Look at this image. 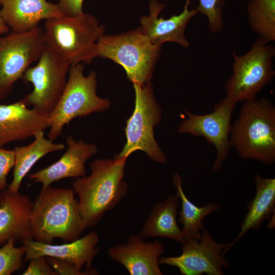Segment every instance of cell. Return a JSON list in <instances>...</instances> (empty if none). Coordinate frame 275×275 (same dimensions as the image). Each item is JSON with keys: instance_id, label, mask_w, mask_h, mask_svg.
<instances>
[{"instance_id": "1", "label": "cell", "mask_w": 275, "mask_h": 275, "mask_svg": "<svg viewBox=\"0 0 275 275\" xmlns=\"http://www.w3.org/2000/svg\"><path fill=\"white\" fill-rule=\"evenodd\" d=\"M126 159H96L90 163L91 174L73 182L86 229L97 226L104 214L127 195L128 185L124 180Z\"/></svg>"}, {"instance_id": "2", "label": "cell", "mask_w": 275, "mask_h": 275, "mask_svg": "<svg viewBox=\"0 0 275 275\" xmlns=\"http://www.w3.org/2000/svg\"><path fill=\"white\" fill-rule=\"evenodd\" d=\"M73 188L42 189L33 204L30 217L33 238L52 244L54 238L70 242L86 229Z\"/></svg>"}, {"instance_id": "3", "label": "cell", "mask_w": 275, "mask_h": 275, "mask_svg": "<svg viewBox=\"0 0 275 275\" xmlns=\"http://www.w3.org/2000/svg\"><path fill=\"white\" fill-rule=\"evenodd\" d=\"M231 147L245 159L270 165L275 162V107L267 99L243 102L231 126Z\"/></svg>"}, {"instance_id": "4", "label": "cell", "mask_w": 275, "mask_h": 275, "mask_svg": "<svg viewBox=\"0 0 275 275\" xmlns=\"http://www.w3.org/2000/svg\"><path fill=\"white\" fill-rule=\"evenodd\" d=\"M43 30L46 45L71 66L92 63L105 28L94 16L83 12L46 20Z\"/></svg>"}, {"instance_id": "5", "label": "cell", "mask_w": 275, "mask_h": 275, "mask_svg": "<svg viewBox=\"0 0 275 275\" xmlns=\"http://www.w3.org/2000/svg\"><path fill=\"white\" fill-rule=\"evenodd\" d=\"M162 45L153 44L140 27L126 33L104 35L98 41L97 57L121 65L133 84L150 81Z\"/></svg>"}, {"instance_id": "6", "label": "cell", "mask_w": 275, "mask_h": 275, "mask_svg": "<svg viewBox=\"0 0 275 275\" xmlns=\"http://www.w3.org/2000/svg\"><path fill=\"white\" fill-rule=\"evenodd\" d=\"M82 63L70 66L64 90L49 114L50 127L48 139L54 141L62 134L65 125L77 117L108 109L110 101L96 94L97 74L92 71L84 74Z\"/></svg>"}, {"instance_id": "7", "label": "cell", "mask_w": 275, "mask_h": 275, "mask_svg": "<svg viewBox=\"0 0 275 275\" xmlns=\"http://www.w3.org/2000/svg\"><path fill=\"white\" fill-rule=\"evenodd\" d=\"M135 106L126 121V143L117 157L127 158L136 150L144 151L149 158L162 164L167 157L156 142L154 129L161 119V108L156 101L150 81L143 84H133Z\"/></svg>"}, {"instance_id": "8", "label": "cell", "mask_w": 275, "mask_h": 275, "mask_svg": "<svg viewBox=\"0 0 275 275\" xmlns=\"http://www.w3.org/2000/svg\"><path fill=\"white\" fill-rule=\"evenodd\" d=\"M232 74L224 85L226 97L236 103L256 98L273 78L275 47L258 38L245 54L233 50Z\"/></svg>"}, {"instance_id": "9", "label": "cell", "mask_w": 275, "mask_h": 275, "mask_svg": "<svg viewBox=\"0 0 275 275\" xmlns=\"http://www.w3.org/2000/svg\"><path fill=\"white\" fill-rule=\"evenodd\" d=\"M45 46L44 30L39 26L0 36V100L11 93L31 64L39 60Z\"/></svg>"}, {"instance_id": "10", "label": "cell", "mask_w": 275, "mask_h": 275, "mask_svg": "<svg viewBox=\"0 0 275 275\" xmlns=\"http://www.w3.org/2000/svg\"><path fill=\"white\" fill-rule=\"evenodd\" d=\"M70 65L46 45L37 64L29 67L21 77L31 82L33 91L21 100L49 114L60 98L66 86Z\"/></svg>"}, {"instance_id": "11", "label": "cell", "mask_w": 275, "mask_h": 275, "mask_svg": "<svg viewBox=\"0 0 275 275\" xmlns=\"http://www.w3.org/2000/svg\"><path fill=\"white\" fill-rule=\"evenodd\" d=\"M236 103L225 97L215 105L212 113L196 115L185 111L187 117L178 128L180 133L205 138L216 150L212 171L217 172L228 158L231 147L230 141L232 115Z\"/></svg>"}, {"instance_id": "12", "label": "cell", "mask_w": 275, "mask_h": 275, "mask_svg": "<svg viewBox=\"0 0 275 275\" xmlns=\"http://www.w3.org/2000/svg\"><path fill=\"white\" fill-rule=\"evenodd\" d=\"M229 245L216 242L208 230H203L200 239L183 244L180 255L160 257L159 263L176 267L183 275H222L223 269L230 266L225 258Z\"/></svg>"}, {"instance_id": "13", "label": "cell", "mask_w": 275, "mask_h": 275, "mask_svg": "<svg viewBox=\"0 0 275 275\" xmlns=\"http://www.w3.org/2000/svg\"><path fill=\"white\" fill-rule=\"evenodd\" d=\"M164 252L159 240L145 242L139 234L130 236L126 243L115 244L109 248L108 257L122 265L130 275H162L159 257Z\"/></svg>"}, {"instance_id": "14", "label": "cell", "mask_w": 275, "mask_h": 275, "mask_svg": "<svg viewBox=\"0 0 275 275\" xmlns=\"http://www.w3.org/2000/svg\"><path fill=\"white\" fill-rule=\"evenodd\" d=\"M50 127L49 114L30 108L22 100L0 105V147L26 140Z\"/></svg>"}, {"instance_id": "15", "label": "cell", "mask_w": 275, "mask_h": 275, "mask_svg": "<svg viewBox=\"0 0 275 275\" xmlns=\"http://www.w3.org/2000/svg\"><path fill=\"white\" fill-rule=\"evenodd\" d=\"M190 0H186L184 9L178 15L164 19L159 15L166 4L157 0H151L149 4V14L140 19L141 28L154 45H162L167 42L178 44L186 48L189 42L185 36V31L189 21L198 12L189 10Z\"/></svg>"}, {"instance_id": "16", "label": "cell", "mask_w": 275, "mask_h": 275, "mask_svg": "<svg viewBox=\"0 0 275 275\" xmlns=\"http://www.w3.org/2000/svg\"><path fill=\"white\" fill-rule=\"evenodd\" d=\"M99 237L92 231L82 238L63 244H52L25 239L22 243L25 252L24 262L38 257H51L72 263L78 269L82 270L91 267L93 260L99 253L97 245Z\"/></svg>"}, {"instance_id": "17", "label": "cell", "mask_w": 275, "mask_h": 275, "mask_svg": "<svg viewBox=\"0 0 275 275\" xmlns=\"http://www.w3.org/2000/svg\"><path fill=\"white\" fill-rule=\"evenodd\" d=\"M67 148L62 156L53 164L30 174L28 178L33 183H41L45 189L54 181L86 175L85 163L98 151L97 146L82 140L75 141L71 135L66 138Z\"/></svg>"}, {"instance_id": "18", "label": "cell", "mask_w": 275, "mask_h": 275, "mask_svg": "<svg viewBox=\"0 0 275 275\" xmlns=\"http://www.w3.org/2000/svg\"><path fill=\"white\" fill-rule=\"evenodd\" d=\"M0 6L4 22L15 32L30 31L42 20L65 15L58 4L47 0H0Z\"/></svg>"}, {"instance_id": "19", "label": "cell", "mask_w": 275, "mask_h": 275, "mask_svg": "<svg viewBox=\"0 0 275 275\" xmlns=\"http://www.w3.org/2000/svg\"><path fill=\"white\" fill-rule=\"evenodd\" d=\"M33 203L26 195L6 188L0 194V244L14 238L33 239L30 217Z\"/></svg>"}, {"instance_id": "20", "label": "cell", "mask_w": 275, "mask_h": 275, "mask_svg": "<svg viewBox=\"0 0 275 275\" xmlns=\"http://www.w3.org/2000/svg\"><path fill=\"white\" fill-rule=\"evenodd\" d=\"M255 195L247 205L248 211L240 225L236 238L229 243L228 250L248 231L258 230L263 223L270 218L275 210V179L255 176Z\"/></svg>"}, {"instance_id": "21", "label": "cell", "mask_w": 275, "mask_h": 275, "mask_svg": "<svg viewBox=\"0 0 275 275\" xmlns=\"http://www.w3.org/2000/svg\"><path fill=\"white\" fill-rule=\"evenodd\" d=\"M179 198L177 194L168 196L153 207L138 234L143 239L159 237L185 242L177 222Z\"/></svg>"}, {"instance_id": "22", "label": "cell", "mask_w": 275, "mask_h": 275, "mask_svg": "<svg viewBox=\"0 0 275 275\" xmlns=\"http://www.w3.org/2000/svg\"><path fill=\"white\" fill-rule=\"evenodd\" d=\"M34 141L30 144L14 148L15 161L13 167V179L8 186L12 192L18 193L24 177L34 165L42 157L47 154L65 149L63 144L54 143L46 139L44 131L36 133Z\"/></svg>"}, {"instance_id": "23", "label": "cell", "mask_w": 275, "mask_h": 275, "mask_svg": "<svg viewBox=\"0 0 275 275\" xmlns=\"http://www.w3.org/2000/svg\"><path fill=\"white\" fill-rule=\"evenodd\" d=\"M173 184L176 194L181 201V211L179 222L185 241L192 239H200L204 230V219L209 214L218 210L220 206L217 203H209L202 207H197L185 195L183 188L182 179L176 173L173 177Z\"/></svg>"}, {"instance_id": "24", "label": "cell", "mask_w": 275, "mask_h": 275, "mask_svg": "<svg viewBox=\"0 0 275 275\" xmlns=\"http://www.w3.org/2000/svg\"><path fill=\"white\" fill-rule=\"evenodd\" d=\"M246 10L252 30L268 43L275 40V0H249Z\"/></svg>"}, {"instance_id": "25", "label": "cell", "mask_w": 275, "mask_h": 275, "mask_svg": "<svg viewBox=\"0 0 275 275\" xmlns=\"http://www.w3.org/2000/svg\"><path fill=\"white\" fill-rule=\"evenodd\" d=\"M15 240L10 238L0 248V275H10L22 267L25 250L15 247Z\"/></svg>"}, {"instance_id": "26", "label": "cell", "mask_w": 275, "mask_h": 275, "mask_svg": "<svg viewBox=\"0 0 275 275\" xmlns=\"http://www.w3.org/2000/svg\"><path fill=\"white\" fill-rule=\"evenodd\" d=\"M224 0H199L195 9L207 19L208 28L212 34L221 31L223 28V14Z\"/></svg>"}, {"instance_id": "27", "label": "cell", "mask_w": 275, "mask_h": 275, "mask_svg": "<svg viewBox=\"0 0 275 275\" xmlns=\"http://www.w3.org/2000/svg\"><path fill=\"white\" fill-rule=\"evenodd\" d=\"M49 265L58 275H94L98 271L94 268H86L82 271L78 269L72 263L54 257H47Z\"/></svg>"}, {"instance_id": "28", "label": "cell", "mask_w": 275, "mask_h": 275, "mask_svg": "<svg viewBox=\"0 0 275 275\" xmlns=\"http://www.w3.org/2000/svg\"><path fill=\"white\" fill-rule=\"evenodd\" d=\"M15 161V151L0 147V191L8 186L7 177L13 168Z\"/></svg>"}, {"instance_id": "29", "label": "cell", "mask_w": 275, "mask_h": 275, "mask_svg": "<svg viewBox=\"0 0 275 275\" xmlns=\"http://www.w3.org/2000/svg\"><path fill=\"white\" fill-rule=\"evenodd\" d=\"M23 275H58L52 267L49 265L44 257H38L31 259Z\"/></svg>"}, {"instance_id": "30", "label": "cell", "mask_w": 275, "mask_h": 275, "mask_svg": "<svg viewBox=\"0 0 275 275\" xmlns=\"http://www.w3.org/2000/svg\"><path fill=\"white\" fill-rule=\"evenodd\" d=\"M84 0H58V4L65 15H75L83 13Z\"/></svg>"}, {"instance_id": "31", "label": "cell", "mask_w": 275, "mask_h": 275, "mask_svg": "<svg viewBox=\"0 0 275 275\" xmlns=\"http://www.w3.org/2000/svg\"><path fill=\"white\" fill-rule=\"evenodd\" d=\"M10 28L4 22L1 16L0 15V36L1 35L5 34L9 32Z\"/></svg>"}]
</instances>
